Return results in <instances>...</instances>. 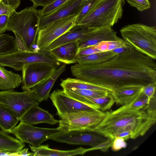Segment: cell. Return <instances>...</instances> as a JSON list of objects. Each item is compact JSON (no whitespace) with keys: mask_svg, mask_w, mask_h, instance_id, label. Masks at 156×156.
Returning a JSON list of instances; mask_svg holds the SVG:
<instances>
[{"mask_svg":"<svg viewBox=\"0 0 156 156\" xmlns=\"http://www.w3.org/2000/svg\"><path fill=\"white\" fill-rule=\"evenodd\" d=\"M50 51L55 58L63 64L77 63L78 51L77 41L63 45Z\"/></svg>","mask_w":156,"mask_h":156,"instance_id":"obj_18","label":"cell"},{"mask_svg":"<svg viewBox=\"0 0 156 156\" xmlns=\"http://www.w3.org/2000/svg\"><path fill=\"white\" fill-rule=\"evenodd\" d=\"M66 69V64H62L50 76L32 88L36 98L39 103L48 100L54 83Z\"/></svg>","mask_w":156,"mask_h":156,"instance_id":"obj_16","label":"cell"},{"mask_svg":"<svg viewBox=\"0 0 156 156\" xmlns=\"http://www.w3.org/2000/svg\"><path fill=\"white\" fill-rule=\"evenodd\" d=\"M144 87L130 86L124 87L113 91L111 94L117 104L128 105L134 100L142 91Z\"/></svg>","mask_w":156,"mask_h":156,"instance_id":"obj_19","label":"cell"},{"mask_svg":"<svg viewBox=\"0 0 156 156\" xmlns=\"http://www.w3.org/2000/svg\"><path fill=\"white\" fill-rule=\"evenodd\" d=\"M127 146V143L122 138L117 137L113 140L111 147L113 151H116L126 148Z\"/></svg>","mask_w":156,"mask_h":156,"instance_id":"obj_33","label":"cell"},{"mask_svg":"<svg viewBox=\"0 0 156 156\" xmlns=\"http://www.w3.org/2000/svg\"><path fill=\"white\" fill-rule=\"evenodd\" d=\"M63 90L75 88L81 90H91L107 91L111 94L113 91L108 88L94 85L77 78H68L60 83Z\"/></svg>","mask_w":156,"mask_h":156,"instance_id":"obj_23","label":"cell"},{"mask_svg":"<svg viewBox=\"0 0 156 156\" xmlns=\"http://www.w3.org/2000/svg\"><path fill=\"white\" fill-rule=\"evenodd\" d=\"M70 69L76 78L112 91L125 86L156 83L155 60L130 45L106 61L94 64L77 63Z\"/></svg>","mask_w":156,"mask_h":156,"instance_id":"obj_1","label":"cell"},{"mask_svg":"<svg viewBox=\"0 0 156 156\" xmlns=\"http://www.w3.org/2000/svg\"><path fill=\"white\" fill-rule=\"evenodd\" d=\"M24 143L0 130V151L12 152L20 151L25 147Z\"/></svg>","mask_w":156,"mask_h":156,"instance_id":"obj_24","label":"cell"},{"mask_svg":"<svg viewBox=\"0 0 156 156\" xmlns=\"http://www.w3.org/2000/svg\"><path fill=\"white\" fill-rule=\"evenodd\" d=\"M125 0H99L78 25L91 29L112 27L122 18Z\"/></svg>","mask_w":156,"mask_h":156,"instance_id":"obj_5","label":"cell"},{"mask_svg":"<svg viewBox=\"0 0 156 156\" xmlns=\"http://www.w3.org/2000/svg\"><path fill=\"white\" fill-rule=\"evenodd\" d=\"M2 0H0V1H2Z\"/></svg>","mask_w":156,"mask_h":156,"instance_id":"obj_45","label":"cell"},{"mask_svg":"<svg viewBox=\"0 0 156 156\" xmlns=\"http://www.w3.org/2000/svg\"><path fill=\"white\" fill-rule=\"evenodd\" d=\"M106 115V112L99 109L65 114L60 117L58 127L64 131L74 130L94 131Z\"/></svg>","mask_w":156,"mask_h":156,"instance_id":"obj_6","label":"cell"},{"mask_svg":"<svg viewBox=\"0 0 156 156\" xmlns=\"http://www.w3.org/2000/svg\"><path fill=\"white\" fill-rule=\"evenodd\" d=\"M93 29L76 25L53 42L46 49L51 51L63 45L77 41Z\"/></svg>","mask_w":156,"mask_h":156,"instance_id":"obj_17","label":"cell"},{"mask_svg":"<svg viewBox=\"0 0 156 156\" xmlns=\"http://www.w3.org/2000/svg\"><path fill=\"white\" fill-rule=\"evenodd\" d=\"M131 6L141 12L149 9L151 4L148 0H126Z\"/></svg>","mask_w":156,"mask_h":156,"instance_id":"obj_32","label":"cell"},{"mask_svg":"<svg viewBox=\"0 0 156 156\" xmlns=\"http://www.w3.org/2000/svg\"><path fill=\"white\" fill-rule=\"evenodd\" d=\"M19 121L14 115L0 104V128L2 130L7 133H11Z\"/></svg>","mask_w":156,"mask_h":156,"instance_id":"obj_26","label":"cell"},{"mask_svg":"<svg viewBox=\"0 0 156 156\" xmlns=\"http://www.w3.org/2000/svg\"><path fill=\"white\" fill-rule=\"evenodd\" d=\"M33 3V5L36 8L39 6L44 7L52 2L55 0H30Z\"/></svg>","mask_w":156,"mask_h":156,"instance_id":"obj_40","label":"cell"},{"mask_svg":"<svg viewBox=\"0 0 156 156\" xmlns=\"http://www.w3.org/2000/svg\"><path fill=\"white\" fill-rule=\"evenodd\" d=\"M18 152L14 153L5 151H0V156H18Z\"/></svg>","mask_w":156,"mask_h":156,"instance_id":"obj_44","label":"cell"},{"mask_svg":"<svg viewBox=\"0 0 156 156\" xmlns=\"http://www.w3.org/2000/svg\"><path fill=\"white\" fill-rule=\"evenodd\" d=\"M77 16L56 20L39 30L36 41L38 51L46 49L53 42L75 25Z\"/></svg>","mask_w":156,"mask_h":156,"instance_id":"obj_9","label":"cell"},{"mask_svg":"<svg viewBox=\"0 0 156 156\" xmlns=\"http://www.w3.org/2000/svg\"><path fill=\"white\" fill-rule=\"evenodd\" d=\"M29 146L34 153L33 156H68L78 155H83L86 152H88V148H85L82 147H80L71 150L62 151L50 148H49L48 144L40 145L37 147L30 145Z\"/></svg>","mask_w":156,"mask_h":156,"instance_id":"obj_21","label":"cell"},{"mask_svg":"<svg viewBox=\"0 0 156 156\" xmlns=\"http://www.w3.org/2000/svg\"><path fill=\"white\" fill-rule=\"evenodd\" d=\"M101 51L99 50L96 45H93L84 48L78 52L77 55H83L92 54Z\"/></svg>","mask_w":156,"mask_h":156,"instance_id":"obj_37","label":"cell"},{"mask_svg":"<svg viewBox=\"0 0 156 156\" xmlns=\"http://www.w3.org/2000/svg\"><path fill=\"white\" fill-rule=\"evenodd\" d=\"M86 0H70L53 13L41 17L39 29H41L54 21L77 15Z\"/></svg>","mask_w":156,"mask_h":156,"instance_id":"obj_14","label":"cell"},{"mask_svg":"<svg viewBox=\"0 0 156 156\" xmlns=\"http://www.w3.org/2000/svg\"><path fill=\"white\" fill-rule=\"evenodd\" d=\"M109 138L93 131L74 130L62 132L50 139L69 144L86 145L94 147Z\"/></svg>","mask_w":156,"mask_h":156,"instance_id":"obj_11","label":"cell"},{"mask_svg":"<svg viewBox=\"0 0 156 156\" xmlns=\"http://www.w3.org/2000/svg\"><path fill=\"white\" fill-rule=\"evenodd\" d=\"M28 148H26L22 150L18 153V156H33L34 153H30L28 151Z\"/></svg>","mask_w":156,"mask_h":156,"instance_id":"obj_42","label":"cell"},{"mask_svg":"<svg viewBox=\"0 0 156 156\" xmlns=\"http://www.w3.org/2000/svg\"><path fill=\"white\" fill-rule=\"evenodd\" d=\"M41 17L33 5L19 12L15 11L10 17L7 30L14 33L26 51H38L36 41Z\"/></svg>","mask_w":156,"mask_h":156,"instance_id":"obj_3","label":"cell"},{"mask_svg":"<svg viewBox=\"0 0 156 156\" xmlns=\"http://www.w3.org/2000/svg\"><path fill=\"white\" fill-rule=\"evenodd\" d=\"M103 41H124L118 36L117 32L111 27L94 29L88 32L85 37L77 41L78 52L84 48L96 45Z\"/></svg>","mask_w":156,"mask_h":156,"instance_id":"obj_13","label":"cell"},{"mask_svg":"<svg viewBox=\"0 0 156 156\" xmlns=\"http://www.w3.org/2000/svg\"><path fill=\"white\" fill-rule=\"evenodd\" d=\"M151 100L148 98L142 91L137 98L128 105L130 108L134 109L146 108L149 105Z\"/></svg>","mask_w":156,"mask_h":156,"instance_id":"obj_31","label":"cell"},{"mask_svg":"<svg viewBox=\"0 0 156 156\" xmlns=\"http://www.w3.org/2000/svg\"><path fill=\"white\" fill-rule=\"evenodd\" d=\"M6 2L7 4L12 6L15 10L20 4V0H6Z\"/></svg>","mask_w":156,"mask_h":156,"instance_id":"obj_41","label":"cell"},{"mask_svg":"<svg viewBox=\"0 0 156 156\" xmlns=\"http://www.w3.org/2000/svg\"><path fill=\"white\" fill-rule=\"evenodd\" d=\"M106 112L105 118L94 132L108 138L118 129L129 125L134 126L140 136H143L156 122V108L151 103L146 108L134 109L126 105Z\"/></svg>","mask_w":156,"mask_h":156,"instance_id":"obj_2","label":"cell"},{"mask_svg":"<svg viewBox=\"0 0 156 156\" xmlns=\"http://www.w3.org/2000/svg\"><path fill=\"white\" fill-rule=\"evenodd\" d=\"M122 40L127 45L156 59V29L141 23L126 25L120 30Z\"/></svg>","mask_w":156,"mask_h":156,"instance_id":"obj_4","label":"cell"},{"mask_svg":"<svg viewBox=\"0 0 156 156\" xmlns=\"http://www.w3.org/2000/svg\"><path fill=\"white\" fill-rule=\"evenodd\" d=\"M39 104L32 89L20 92L12 90L0 91V104L19 120L30 108Z\"/></svg>","mask_w":156,"mask_h":156,"instance_id":"obj_7","label":"cell"},{"mask_svg":"<svg viewBox=\"0 0 156 156\" xmlns=\"http://www.w3.org/2000/svg\"><path fill=\"white\" fill-rule=\"evenodd\" d=\"M70 0H55L48 5L38 10L41 17L50 14L55 11Z\"/></svg>","mask_w":156,"mask_h":156,"instance_id":"obj_29","label":"cell"},{"mask_svg":"<svg viewBox=\"0 0 156 156\" xmlns=\"http://www.w3.org/2000/svg\"><path fill=\"white\" fill-rule=\"evenodd\" d=\"M132 134V132L129 130H126L122 131L113 135L112 138L113 140L115 138L117 137L122 138L125 140L131 138Z\"/></svg>","mask_w":156,"mask_h":156,"instance_id":"obj_39","label":"cell"},{"mask_svg":"<svg viewBox=\"0 0 156 156\" xmlns=\"http://www.w3.org/2000/svg\"><path fill=\"white\" fill-rule=\"evenodd\" d=\"M59 67L44 62L34 63L25 66L22 70V89H30L50 76Z\"/></svg>","mask_w":156,"mask_h":156,"instance_id":"obj_10","label":"cell"},{"mask_svg":"<svg viewBox=\"0 0 156 156\" xmlns=\"http://www.w3.org/2000/svg\"><path fill=\"white\" fill-rule=\"evenodd\" d=\"M156 83L148 84L143 87L142 92L150 99L155 97Z\"/></svg>","mask_w":156,"mask_h":156,"instance_id":"obj_34","label":"cell"},{"mask_svg":"<svg viewBox=\"0 0 156 156\" xmlns=\"http://www.w3.org/2000/svg\"><path fill=\"white\" fill-rule=\"evenodd\" d=\"M19 121L32 125L41 123L53 125L59 122V121L55 119L48 111L40 108L38 105H35L30 108Z\"/></svg>","mask_w":156,"mask_h":156,"instance_id":"obj_15","label":"cell"},{"mask_svg":"<svg viewBox=\"0 0 156 156\" xmlns=\"http://www.w3.org/2000/svg\"><path fill=\"white\" fill-rule=\"evenodd\" d=\"M113 140L109 138L107 140L101 144L93 147L88 148V151H90L95 150H100L103 152L107 151L110 147H111Z\"/></svg>","mask_w":156,"mask_h":156,"instance_id":"obj_36","label":"cell"},{"mask_svg":"<svg viewBox=\"0 0 156 156\" xmlns=\"http://www.w3.org/2000/svg\"><path fill=\"white\" fill-rule=\"evenodd\" d=\"M129 46V45L126 44L125 46L116 48L110 51H111L116 54L120 53L126 51L128 48Z\"/></svg>","mask_w":156,"mask_h":156,"instance_id":"obj_43","label":"cell"},{"mask_svg":"<svg viewBox=\"0 0 156 156\" xmlns=\"http://www.w3.org/2000/svg\"><path fill=\"white\" fill-rule=\"evenodd\" d=\"M18 49L15 38L7 34L0 35V55L11 53Z\"/></svg>","mask_w":156,"mask_h":156,"instance_id":"obj_27","label":"cell"},{"mask_svg":"<svg viewBox=\"0 0 156 156\" xmlns=\"http://www.w3.org/2000/svg\"><path fill=\"white\" fill-rule=\"evenodd\" d=\"M66 93L69 96L80 101L103 111L109 109L115 103L114 98L111 94L98 98H90Z\"/></svg>","mask_w":156,"mask_h":156,"instance_id":"obj_20","label":"cell"},{"mask_svg":"<svg viewBox=\"0 0 156 156\" xmlns=\"http://www.w3.org/2000/svg\"><path fill=\"white\" fill-rule=\"evenodd\" d=\"M15 11L12 6L5 3L3 0L0 1V15H5L10 17Z\"/></svg>","mask_w":156,"mask_h":156,"instance_id":"obj_35","label":"cell"},{"mask_svg":"<svg viewBox=\"0 0 156 156\" xmlns=\"http://www.w3.org/2000/svg\"><path fill=\"white\" fill-rule=\"evenodd\" d=\"M99 0H86L80 13L77 15L76 24L79 23L93 9Z\"/></svg>","mask_w":156,"mask_h":156,"instance_id":"obj_30","label":"cell"},{"mask_svg":"<svg viewBox=\"0 0 156 156\" xmlns=\"http://www.w3.org/2000/svg\"><path fill=\"white\" fill-rule=\"evenodd\" d=\"M22 76L0 66V90H12L22 83Z\"/></svg>","mask_w":156,"mask_h":156,"instance_id":"obj_22","label":"cell"},{"mask_svg":"<svg viewBox=\"0 0 156 156\" xmlns=\"http://www.w3.org/2000/svg\"><path fill=\"white\" fill-rule=\"evenodd\" d=\"M63 132L58 127L56 128H39L20 121L18 126L11 130V133L23 142L29 143L37 147L53 136Z\"/></svg>","mask_w":156,"mask_h":156,"instance_id":"obj_8","label":"cell"},{"mask_svg":"<svg viewBox=\"0 0 156 156\" xmlns=\"http://www.w3.org/2000/svg\"><path fill=\"white\" fill-rule=\"evenodd\" d=\"M63 90L66 93H70L83 97L90 98H98L105 95L108 94H110L106 91L91 90H81L75 88H72Z\"/></svg>","mask_w":156,"mask_h":156,"instance_id":"obj_28","label":"cell"},{"mask_svg":"<svg viewBox=\"0 0 156 156\" xmlns=\"http://www.w3.org/2000/svg\"><path fill=\"white\" fill-rule=\"evenodd\" d=\"M10 17L5 15H0V35L7 31Z\"/></svg>","mask_w":156,"mask_h":156,"instance_id":"obj_38","label":"cell"},{"mask_svg":"<svg viewBox=\"0 0 156 156\" xmlns=\"http://www.w3.org/2000/svg\"><path fill=\"white\" fill-rule=\"evenodd\" d=\"M117 54L111 51L101 52L88 55H77L76 62L81 64H94L106 61Z\"/></svg>","mask_w":156,"mask_h":156,"instance_id":"obj_25","label":"cell"},{"mask_svg":"<svg viewBox=\"0 0 156 156\" xmlns=\"http://www.w3.org/2000/svg\"><path fill=\"white\" fill-rule=\"evenodd\" d=\"M49 97L60 117L66 113L98 109L70 97L63 90H54Z\"/></svg>","mask_w":156,"mask_h":156,"instance_id":"obj_12","label":"cell"}]
</instances>
